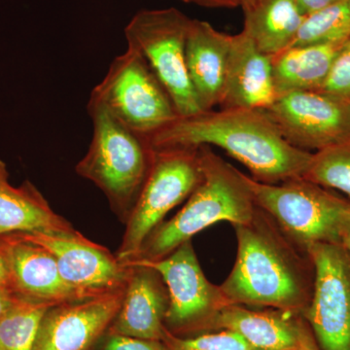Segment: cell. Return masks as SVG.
<instances>
[{
	"instance_id": "6da1fadb",
	"label": "cell",
	"mask_w": 350,
	"mask_h": 350,
	"mask_svg": "<svg viewBox=\"0 0 350 350\" xmlns=\"http://www.w3.org/2000/svg\"><path fill=\"white\" fill-rule=\"evenodd\" d=\"M146 140L152 151L218 147L268 184L304 178L312 156L290 144L262 110L243 108L178 116Z\"/></svg>"
},
{
	"instance_id": "7a4b0ae2",
	"label": "cell",
	"mask_w": 350,
	"mask_h": 350,
	"mask_svg": "<svg viewBox=\"0 0 350 350\" xmlns=\"http://www.w3.org/2000/svg\"><path fill=\"white\" fill-rule=\"evenodd\" d=\"M232 227L238 253L231 273L220 285L230 303L304 315L312 301L315 276L308 250L258 206L250 222Z\"/></svg>"
},
{
	"instance_id": "3957f363",
	"label": "cell",
	"mask_w": 350,
	"mask_h": 350,
	"mask_svg": "<svg viewBox=\"0 0 350 350\" xmlns=\"http://www.w3.org/2000/svg\"><path fill=\"white\" fill-rule=\"evenodd\" d=\"M198 155L202 177L185 206L170 220L161 223L131 260L163 259L215 223L241 225L252 219L257 206L246 174L226 163L211 147H200Z\"/></svg>"
},
{
	"instance_id": "277c9868",
	"label": "cell",
	"mask_w": 350,
	"mask_h": 350,
	"mask_svg": "<svg viewBox=\"0 0 350 350\" xmlns=\"http://www.w3.org/2000/svg\"><path fill=\"white\" fill-rule=\"evenodd\" d=\"M87 109L93 122V137L86 155L76 165V174L96 184L115 213L128 218L146 180L153 151L146 138L124 125L100 103L90 100Z\"/></svg>"
},
{
	"instance_id": "5b68a950",
	"label": "cell",
	"mask_w": 350,
	"mask_h": 350,
	"mask_svg": "<svg viewBox=\"0 0 350 350\" xmlns=\"http://www.w3.org/2000/svg\"><path fill=\"white\" fill-rule=\"evenodd\" d=\"M245 178L256 206L304 250L314 243L342 244L350 224V200L305 178L278 184Z\"/></svg>"
},
{
	"instance_id": "8992f818",
	"label": "cell",
	"mask_w": 350,
	"mask_h": 350,
	"mask_svg": "<svg viewBox=\"0 0 350 350\" xmlns=\"http://www.w3.org/2000/svg\"><path fill=\"white\" fill-rule=\"evenodd\" d=\"M90 100L100 103L124 125L146 139L179 116L150 66L131 47L113 59Z\"/></svg>"
},
{
	"instance_id": "52a82bcc",
	"label": "cell",
	"mask_w": 350,
	"mask_h": 350,
	"mask_svg": "<svg viewBox=\"0 0 350 350\" xmlns=\"http://www.w3.org/2000/svg\"><path fill=\"white\" fill-rule=\"evenodd\" d=\"M191 19L175 8L142 10L125 27L128 47L148 63L170 94L179 116L202 111L186 66V39Z\"/></svg>"
},
{
	"instance_id": "ba28073f",
	"label": "cell",
	"mask_w": 350,
	"mask_h": 350,
	"mask_svg": "<svg viewBox=\"0 0 350 350\" xmlns=\"http://www.w3.org/2000/svg\"><path fill=\"white\" fill-rule=\"evenodd\" d=\"M202 177L198 149L153 151L146 180L128 218L116 257L123 262L137 256L165 216L188 199Z\"/></svg>"
},
{
	"instance_id": "9c48e42d",
	"label": "cell",
	"mask_w": 350,
	"mask_h": 350,
	"mask_svg": "<svg viewBox=\"0 0 350 350\" xmlns=\"http://www.w3.org/2000/svg\"><path fill=\"white\" fill-rule=\"evenodd\" d=\"M123 264L149 267L162 275L170 296L165 326L174 335L213 332L219 313L232 305L221 287L207 280L191 239L163 259L130 260Z\"/></svg>"
},
{
	"instance_id": "30bf717a",
	"label": "cell",
	"mask_w": 350,
	"mask_h": 350,
	"mask_svg": "<svg viewBox=\"0 0 350 350\" xmlns=\"http://www.w3.org/2000/svg\"><path fill=\"white\" fill-rule=\"evenodd\" d=\"M306 250L315 276L303 317L321 350H350V251L334 243H314Z\"/></svg>"
},
{
	"instance_id": "8fae6325",
	"label": "cell",
	"mask_w": 350,
	"mask_h": 350,
	"mask_svg": "<svg viewBox=\"0 0 350 350\" xmlns=\"http://www.w3.org/2000/svg\"><path fill=\"white\" fill-rule=\"evenodd\" d=\"M290 144L310 152L350 142V100L315 91L278 96L262 110Z\"/></svg>"
},
{
	"instance_id": "7c38bea8",
	"label": "cell",
	"mask_w": 350,
	"mask_h": 350,
	"mask_svg": "<svg viewBox=\"0 0 350 350\" xmlns=\"http://www.w3.org/2000/svg\"><path fill=\"white\" fill-rule=\"evenodd\" d=\"M16 234L47 250L54 257L64 282L84 299L126 286L131 267L77 231Z\"/></svg>"
},
{
	"instance_id": "4fadbf2b",
	"label": "cell",
	"mask_w": 350,
	"mask_h": 350,
	"mask_svg": "<svg viewBox=\"0 0 350 350\" xmlns=\"http://www.w3.org/2000/svg\"><path fill=\"white\" fill-rule=\"evenodd\" d=\"M125 292L124 286L52 306L41 322L33 350L91 349L118 314Z\"/></svg>"
},
{
	"instance_id": "5bb4252c",
	"label": "cell",
	"mask_w": 350,
	"mask_h": 350,
	"mask_svg": "<svg viewBox=\"0 0 350 350\" xmlns=\"http://www.w3.org/2000/svg\"><path fill=\"white\" fill-rule=\"evenodd\" d=\"M0 255L8 269L14 294L53 305L84 300L64 282L54 257L38 244L16 234H7L0 237Z\"/></svg>"
},
{
	"instance_id": "9a60e30c",
	"label": "cell",
	"mask_w": 350,
	"mask_h": 350,
	"mask_svg": "<svg viewBox=\"0 0 350 350\" xmlns=\"http://www.w3.org/2000/svg\"><path fill=\"white\" fill-rule=\"evenodd\" d=\"M128 267L125 297L108 334L163 342L170 296L162 275L149 267Z\"/></svg>"
},
{
	"instance_id": "2e32d148",
	"label": "cell",
	"mask_w": 350,
	"mask_h": 350,
	"mask_svg": "<svg viewBox=\"0 0 350 350\" xmlns=\"http://www.w3.org/2000/svg\"><path fill=\"white\" fill-rule=\"evenodd\" d=\"M278 98L271 57L244 29L232 36L221 108L265 110Z\"/></svg>"
},
{
	"instance_id": "e0dca14e",
	"label": "cell",
	"mask_w": 350,
	"mask_h": 350,
	"mask_svg": "<svg viewBox=\"0 0 350 350\" xmlns=\"http://www.w3.org/2000/svg\"><path fill=\"white\" fill-rule=\"evenodd\" d=\"M232 36L217 31L206 21L191 19L186 39V66L202 110L220 107Z\"/></svg>"
},
{
	"instance_id": "ac0fdd59",
	"label": "cell",
	"mask_w": 350,
	"mask_h": 350,
	"mask_svg": "<svg viewBox=\"0 0 350 350\" xmlns=\"http://www.w3.org/2000/svg\"><path fill=\"white\" fill-rule=\"evenodd\" d=\"M303 315L286 310H250L229 305L219 313L213 332H234L257 350H298Z\"/></svg>"
},
{
	"instance_id": "d6986e66",
	"label": "cell",
	"mask_w": 350,
	"mask_h": 350,
	"mask_svg": "<svg viewBox=\"0 0 350 350\" xmlns=\"http://www.w3.org/2000/svg\"><path fill=\"white\" fill-rule=\"evenodd\" d=\"M70 223L55 213L29 181L20 187L9 182L5 163L0 160V237L19 232H70Z\"/></svg>"
},
{
	"instance_id": "ffe728a7",
	"label": "cell",
	"mask_w": 350,
	"mask_h": 350,
	"mask_svg": "<svg viewBox=\"0 0 350 350\" xmlns=\"http://www.w3.org/2000/svg\"><path fill=\"white\" fill-rule=\"evenodd\" d=\"M345 42L292 46L271 56L278 96L290 92L321 89Z\"/></svg>"
},
{
	"instance_id": "44dd1931",
	"label": "cell",
	"mask_w": 350,
	"mask_h": 350,
	"mask_svg": "<svg viewBox=\"0 0 350 350\" xmlns=\"http://www.w3.org/2000/svg\"><path fill=\"white\" fill-rule=\"evenodd\" d=\"M244 15V31L271 57L291 46L306 18L297 0H259Z\"/></svg>"
},
{
	"instance_id": "7402d4cb",
	"label": "cell",
	"mask_w": 350,
	"mask_h": 350,
	"mask_svg": "<svg viewBox=\"0 0 350 350\" xmlns=\"http://www.w3.org/2000/svg\"><path fill=\"white\" fill-rule=\"evenodd\" d=\"M54 306L15 295L0 319V350H33L41 322Z\"/></svg>"
},
{
	"instance_id": "603a6c76",
	"label": "cell",
	"mask_w": 350,
	"mask_h": 350,
	"mask_svg": "<svg viewBox=\"0 0 350 350\" xmlns=\"http://www.w3.org/2000/svg\"><path fill=\"white\" fill-rule=\"evenodd\" d=\"M350 38V0H338L306 16L291 46L345 42Z\"/></svg>"
},
{
	"instance_id": "cb8c5ba5",
	"label": "cell",
	"mask_w": 350,
	"mask_h": 350,
	"mask_svg": "<svg viewBox=\"0 0 350 350\" xmlns=\"http://www.w3.org/2000/svg\"><path fill=\"white\" fill-rule=\"evenodd\" d=\"M304 178L336 189L350 200V142L312 153Z\"/></svg>"
},
{
	"instance_id": "d4e9b609",
	"label": "cell",
	"mask_w": 350,
	"mask_h": 350,
	"mask_svg": "<svg viewBox=\"0 0 350 350\" xmlns=\"http://www.w3.org/2000/svg\"><path fill=\"white\" fill-rule=\"evenodd\" d=\"M163 342L170 350H257L234 332L220 330L196 337H179L165 331Z\"/></svg>"
},
{
	"instance_id": "484cf974",
	"label": "cell",
	"mask_w": 350,
	"mask_h": 350,
	"mask_svg": "<svg viewBox=\"0 0 350 350\" xmlns=\"http://www.w3.org/2000/svg\"><path fill=\"white\" fill-rule=\"evenodd\" d=\"M319 91L350 100V38L338 51L326 81Z\"/></svg>"
},
{
	"instance_id": "4316f807",
	"label": "cell",
	"mask_w": 350,
	"mask_h": 350,
	"mask_svg": "<svg viewBox=\"0 0 350 350\" xmlns=\"http://www.w3.org/2000/svg\"><path fill=\"white\" fill-rule=\"evenodd\" d=\"M103 350H170L162 340H145L129 336L108 334Z\"/></svg>"
},
{
	"instance_id": "83f0119b",
	"label": "cell",
	"mask_w": 350,
	"mask_h": 350,
	"mask_svg": "<svg viewBox=\"0 0 350 350\" xmlns=\"http://www.w3.org/2000/svg\"><path fill=\"white\" fill-rule=\"evenodd\" d=\"M298 350H321L317 338L313 335L312 328L305 319H303L301 324Z\"/></svg>"
},
{
	"instance_id": "f1b7e54d",
	"label": "cell",
	"mask_w": 350,
	"mask_h": 350,
	"mask_svg": "<svg viewBox=\"0 0 350 350\" xmlns=\"http://www.w3.org/2000/svg\"><path fill=\"white\" fill-rule=\"evenodd\" d=\"M186 3L213 9H234L239 7L238 0H181Z\"/></svg>"
},
{
	"instance_id": "f546056e",
	"label": "cell",
	"mask_w": 350,
	"mask_h": 350,
	"mask_svg": "<svg viewBox=\"0 0 350 350\" xmlns=\"http://www.w3.org/2000/svg\"><path fill=\"white\" fill-rule=\"evenodd\" d=\"M297 1H298L301 11L306 16L308 14L319 10V9L330 5V4L338 1V0H297Z\"/></svg>"
},
{
	"instance_id": "4dcf8cb0",
	"label": "cell",
	"mask_w": 350,
	"mask_h": 350,
	"mask_svg": "<svg viewBox=\"0 0 350 350\" xmlns=\"http://www.w3.org/2000/svg\"><path fill=\"white\" fill-rule=\"evenodd\" d=\"M0 290L14 294L12 289H11L8 269L6 268L5 262H4L1 255H0Z\"/></svg>"
},
{
	"instance_id": "1f68e13d",
	"label": "cell",
	"mask_w": 350,
	"mask_h": 350,
	"mask_svg": "<svg viewBox=\"0 0 350 350\" xmlns=\"http://www.w3.org/2000/svg\"><path fill=\"white\" fill-rule=\"evenodd\" d=\"M14 296H15V294L8 293V292L0 290V319L3 317L7 310L12 305Z\"/></svg>"
},
{
	"instance_id": "d6a6232c",
	"label": "cell",
	"mask_w": 350,
	"mask_h": 350,
	"mask_svg": "<svg viewBox=\"0 0 350 350\" xmlns=\"http://www.w3.org/2000/svg\"><path fill=\"white\" fill-rule=\"evenodd\" d=\"M259 0H238L239 7L243 8L244 14L250 12L256 5Z\"/></svg>"
},
{
	"instance_id": "836d02e7",
	"label": "cell",
	"mask_w": 350,
	"mask_h": 350,
	"mask_svg": "<svg viewBox=\"0 0 350 350\" xmlns=\"http://www.w3.org/2000/svg\"><path fill=\"white\" fill-rule=\"evenodd\" d=\"M342 245H345L350 251V224L349 229L345 232L344 239H342Z\"/></svg>"
}]
</instances>
